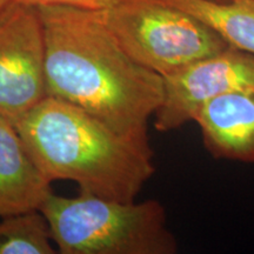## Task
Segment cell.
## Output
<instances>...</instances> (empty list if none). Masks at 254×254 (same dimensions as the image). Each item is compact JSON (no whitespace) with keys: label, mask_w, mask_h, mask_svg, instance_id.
I'll use <instances>...</instances> for the list:
<instances>
[{"label":"cell","mask_w":254,"mask_h":254,"mask_svg":"<svg viewBox=\"0 0 254 254\" xmlns=\"http://www.w3.org/2000/svg\"><path fill=\"white\" fill-rule=\"evenodd\" d=\"M47 97L86 111L124 135L148 139V120L164 100V78L133 60L104 11L41 6Z\"/></svg>","instance_id":"cell-1"},{"label":"cell","mask_w":254,"mask_h":254,"mask_svg":"<svg viewBox=\"0 0 254 254\" xmlns=\"http://www.w3.org/2000/svg\"><path fill=\"white\" fill-rule=\"evenodd\" d=\"M14 126L50 183L71 180L80 192L133 201L155 172L150 141L124 135L53 97H46Z\"/></svg>","instance_id":"cell-2"},{"label":"cell","mask_w":254,"mask_h":254,"mask_svg":"<svg viewBox=\"0 0 254 254\" xmlns=\"http://www.w3.org/2000/svg\"><path fill=\"white\" fill-rule=\"evenodd\" d=\"M40 212L62 254H174L178 241L157 200L119 201L51 193Z\"/></svg>","instance_id":"cell-3"},{"label":"cell","mask_w":254,"mask_h":254,"mask_svg":"<svg viewBox=\"0 0 254 254\" xmlns=\"http://www.w3.org/2000/svg\"><path fill=\"white\" fill-rule=\"evenodd\" d=\"M104 17L127 55L163 78L230 46L194 15L165 0H122L105 9Z\"/></svg>","instance_id":"cell-4"},{"label":"cell","mask_w":254,"mask_h":254,"mask_svg":"<svg viewBox=\"0 0 254 254\" xmlns=\"http://www.w3.org/2000/svg\"><path fill=\"white\" fill-rule=\"evenodd\" d=\"M39 8L12 0L0 14V116L15 123L47 97Z\"/></svg>","instance_id":"cell-5"},{"label":"cell","mask_w":254,"mask_h":254,"mask_svg":"<svg viewBox=\"0 0 254 254\" xmlns=\"http://www.w3.org/2000/svg\"><path fill=\"white\" fill-rule=\"evenodd\" d=\"M253 86L254 55L228 46L164 77V100L154 114V127L160 132L180 128L207 101Z\"/></svg>","instance_id":"cell-6"},{"label":"cell","mask_w":254,"mask_h":254,"mask_svg":"<svg viewBox=\"0 0 254 254\" xmlns=\"http://www.w3.org/2000/svg\"><path fill=\"white\" fill-rule=\"evenodd\" d=\"M193 122L212 157L254 164V86L207 101Z\"/></svg>","instance_id":"cell-7"},{"label":"cell","mask_w":254,"mask_h":254,"mask_svg":"<svg viewBox=\"0 0 254 254\" xmlns=\"http://www.w3.org/2000/svg\"><path fill=\"white\" fill-rule=\"evenodd\" d=\"M52 190L11 120L0 116V217L40 211Z\"/></svg>","instance_id":"cell-8"},{"label":"cell","mask_w":254,"mask_h":254,"mask_svg":"<svg viewBox=\"0 0 254 254\" xmlns=\"http://www.w3.org/2000/svg\"><path fill=\"white\" fill-rule=\"evenodd\" d=\"M189 12L232 47L254 55V0H165Z\"/></svg>","instance_id":"cell-9"},{"label":"cell","mask_w":254,"mask_h":254,"mask_svg":"<svg viewBox=\"0 0 254 254\" xmlns=\"http://www.w3.org/2000/svg\"><path fill=\"white\" fill-rule=\"evenodd\" d=\"M52 234L40 211L4 217L0 221V254H55Z\"/></svg>","instance_id":"cell-10"},{"label":"cell","mask_w":254,"mask_h":254,"mask_svg":"<svg viewBox=\"0 0 254 254\" xmlns=\"http://www.w3.org/2000/svg\"><path fill=\"white\" fill-rule=\"evenodd\" d=\"M36 7L41 6H71V7L97 9V11H105V9L117 5L122 0H15Z\"/></svg>","instance_id":"cell-11"},{"label":"cell","mask_w":254,"mask_h":254,"mask_svg":"<svg viewBox=\"0 0 254 254\" xmlns=\"http://www.w3.org/2000/svg\"><path fill=\"white\" fill-rule=\"evenodd\" d=\"M11 1H12V0H0V14L2 13V11H4V9L7 7Z\"/></svg>","instance_id":"cell-12"},{"label":"cell","mask_w":254,"mask_h":254,"mask_svg":"<svg viewBox=\"0 0 254 254\" xmlns=\"http://www.w3.org/2000/svg\"><path fill=\"white\" fill-rule=\"evenodd\" d=\"M215 1H220V2H227V1H234V0H215Z\"/></svg>","instance_id":"cell-13"}]
</instances>
